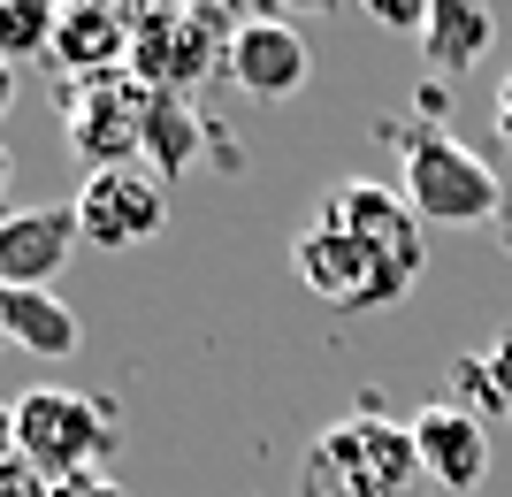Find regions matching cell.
<instances>
[{
    "label": "cell",
    "instance_id": "cell-1",
    "mask_svg": "<svg viewBox=\"0 0 512 497\" xmlns=\"http://www.w3.org/2000/svg\"><path fill=\"white\" fill-rule=\"evenodd\" d=\"M299 497H428L413 429L383 413H344L299 452Z\"/></svg>",
    "mask_w": 512,
    "mask_h": 497
},
{
    "label": "cell",
    "instance_id": "cell-2",
    "mask_svg": "<svg viewBox=\"0 0 512 497\" xmlns=\"http://www.w3.org/2000/svg\"><path fill=\"white\" fill-rule=\"evenodd\" d=\"M115 406L92 398V390H62V383H39L16 398V459L31 467L39 482H77V475H100V459L115 452Z\"/></svg>",
    "mask_w": 512,
    "mask_h": 497
},
{
    "label": "cell",
    "instance_id": "cell-3",
    "mask_svg": "<svg viewBox=\"0 0 512 497\" xmlns=\"http://www.w3.org/2000/svg\"><path fill=\"white\" fill-rule=\"evenodd\" d=\"M398 146H406V176H398V192L413 199V215H421V222H436V230H467V222H490L497 207H505L497 169L474 146H459L444 123L406 130Z\"/></svg>",
    "mask_w": 512,
    "mask_h": 497
},
{
    "label": "cell",
    "instance_id": "cell-4",
    "mask_svg": "<svg viewBox=\"0 0 512 497\" xmlns=\"http://www.w3.org/2000/svg\"><path fill=\"white\" fill-rule=\"evenodd\" d=\"M237 23L214 8H146L130 16V77L169 100H192L214 69H230Z\"/></svg>",
    "mask_w": 512,
    "mask_h": 497
},
{
    "label": "cell",
    "instance_id": "cell-5",
    "mask_svg": "<svg viewBox=\"0 0 512 497\" xmlns=\"http://www.w3.org/2000/svg\"><path fill=\"white\" fill-rule=\"evenodd\" d=\"M146 123H153V85H138L130 69H107V77H77L62 92V130L69 153L92 169H138L146 161Z\"/></svg>",
    "mask_w": 512,
    "mask_h": 497
},
{
    "label": "cell",
    "instance_id": "cell-6",
    "mask_svg": "<svg viewBox=\"0 0 512 497\" xmlns=\"http://www.w3.org/2000/svg\"><path fill=\"white\" fill-rule=\"evenodd\" d=\"M321 215L367 245V260L383 268L390 306L406 299L413 276H421V230H428V222L413 215V199H406V192H390V184H367V176H344L337 192H329V207H321Z\"/></svg>",
    "mask_w": 512,
    "mask_h": 497
},
{
    "label": "cell",
    "instance_id": "cell-7",
    "mask_svg": "<svg viewBox=\"0 0 512 497\" xmlns=\"http://www.w3.org/2000/svg\"><path fill=\"white\" fill-rule=\"evenodd\" d=\"M77 238L100 245V253H130V245L161 238V222H169V184L138 161V169H92L77 184Z\"/></svg>",
    "mask_w": 512,
    "mask_h": 497
},
{
    "label": "cell",
    "instance_id": "cell-8",
    "mask_svg": "<svg viewBox=\"0 0 512 497\" xmlns=\"http://www.w3.org/2000/svg\"><path fill=\"white\" fill-rule=\"evenodd\" d=\"M291 268H299V283L314 291L321 306H337V314H367V306H390L383 268H375V260H367V245L352 238V230H337L329 215L306 222L299 238H291Z\"/></svg>",
    "mask_w": 512,
    "mask_h": 497
},
{
    "label": "cell",
    "instance_id": "cell-9",
    "mask_svg": "<svg viewBox=\"0 0 512 497\" xmlns=\"http://www.w3.org/2000/svg\"><path fill=\"white\" fill-rule=\"evenodd\" d=\"M406 429H413V452H421L428 490H451V497L482 490V475H490V429H482V421H474L467 406L436 398V406H421V413H413Z\"/></svg>",
    "mask_w": 512,
    "mask_h": 497
},
{
    "label": "cell",
    "instance_id": "cell-10",
    "mask_svg": "<svg viewBox=\"0 0 512 497\" xmlns=\"http://www.w3.org/2000/svg\"><path fill=\"white\" fill-rule=\"evenodd\" d=\"M77 207H23L0 222V291H54L77 253Z\"/></svg>",
    "mask_w": 512,
    "mask_h": 497
},
{
    "label": "cell",
    "instance_id": "cell-11",
    "mask_svg": "<svg viewBox=\"0 0 512 497\" xmlns=\"http://www.w3.org/2000/svg\"><path fill=\"white\" fill-rule=\"evenodd\" d=\"M306 77H314V54H306V39L283 16L237 23V39H230V85L237 92H253V100H291Z\"/></svg>",
    "mask_w": 512,
    "mask_h": 497
},
{
    "label": "cell",
    "instance_id": "cell-12",
    "mask_svg": "<svg viewBox=\"0 0 512 497\" xmlns=\"http://www.w3.org/2000/svg\"><path fill=\"white\" fill-rule=\"evenodd\" d=\"M54 62L77 77H107V69H130V16L123 8H62V31H54Z\"/></svg>",
    "mask_w": 512,
    "mask_h": 497
},
{
    "label": "cell",
    "instance_id": "cell-13",
    "mask_svg": "<svg viewBox=\"0 0 512 497\" xmlns=\"http://www.w3.org/2000/svg\"><path fill=\"white\" fill-rule=\"evenodd\" d=\"M0 329H8V345H23L31 360H69V352L85 345L77 314H69L54 291H0Z\"/></svg>",
    "mask_w": 512,
    "mask_h": 497
},
{
    "label": "cell",
    "instance_id": "cell-14",
    "mask_svg": "<svg viewBox=\"0 0 512 497\" xmlns=\"http://www.w3.org/2000/svg\"><path fill=\"white\" fill-rule=\"evenodd\" d=\"M497 23L490 8H474V0H428V31H421V54L436 69H451V77H467L482 54H490Z\"/></svg>",
    "mask_w": 512,
    "mask_h": 497
},
{
    "label": "cell",
    "instance_id": "cell-15",
    "mask_svg": "<svg viewBox=\"0 0 512 497\" xmlns=\"http://www.w3.org/2000/svg\"><path fill=\"white\" fill-rule=\"evenodd\" d=\"M199 161V115L192 100H169V92H153V123H146V169L161 176V184H176V176Z\"/></svg>",
    "mask_w": 512,
    "mask_h": 497
},
{
    "label": "cell",
    "instance_id": "cell-16",
    "mask_svg": "<svg viewBox=\"0 0 512 497\" xmlns=\"http://www.w3.org/2000/svg\"><path fill=\"white\" fill-rule=\"evenodd\" d=\"M54 31H62V8L54 0H0V62H39L54 54Z\"/></svg>",
    "mask_w": 512,
    "mask_h": 497
},
{
    "label": "cell",
    "instance_id": "cell-17",
    "mask_svg": "<svg viewBox=\"0 0 512 497\" xmlns=\"http://www.w3.org/2000/svg\"><path fill=\"white\" fill-rule=\"evenodd\" d=\"M451 406H467L474 421H490V413L512 421V375L497 368L490 352H467V360L451 368Z\"/></svg>",
    "mask_w": 512,
    "mask_h": 497
},
{
    "label": "cell",
    "instance_id": "cell-18",
    "mask_svg": "<svg viewBox=\"0 0 512 497\" xmlns=\"http://www.w3.org/2000/svg\"><path fill=\"white\" fill-rule=\"evenodd\" d=\"M0 497H130L123 482H107V475H77V482H39L31 475V467H8V475H0Z\"/></svg>",
    "mask_w": 512,
    "mask_h": 497
},
{
    "label": "cell",
    "instance_id": "cell-19",
    "mask_svg": "<svg viewBox=\"0 0 512 497\" xmlns=\"http://www.w3.org/2000/svg\"><path fill=\"white\" fill-rule=\"evenodd\" d=\"M375 23H383V31H413V39H421V31H428V0H383V8H375Z\"/></svg>",
    "mask_w": 512,
    "mask_h": 497
},
{
    "label": "cell",
    "instance_id": "cell-20",
    "mask_svg": "<svg viewBox=\"0 0 512 497\" xmlns=\"http://www.w3.org/2000/svg\"><path fill=\"white\" fill-rule=\"evenodd\" d=\"M16 467V406H0V475Z\"/></svg>",
    "mask_w": 512,
    "mask_h": 497
},
{
    "label": "cell",
    "instance_id": "cell-21",
    "mask_svg": "<svg viewBox=\"0 0 512 497\" xmlns=\"http://www.w3.org/2000/svg\"><path fill=\"white\" fill-rule=\"evenodd\" d=\"M497 138H505V153H512V77L497 85Z\"/></svg>",
    "mask_w": 512,
    "mask_h": 497
},
{
    "label": "cell",
    "instance_id": "cell-22",
    "mask_svg": "<svg viewBox=\"0 0 512 497\" xmlns=\"http://www.w3.org/2000/svg\"><path fill=\"white\" fill-rule=\"evenodd\" d=\"M8 108H16V69L0 62V115H8Z\"/></svg>",
    "mask_w": 512,
    "mask_h": 497
},
{
    "label": "cell",
    "instance_id": "cell-23",
    "mask_svg": "<svg viewBox=\"0 0 512 497\" xmlns=\"http://www.w3.org/2000/svg\"><path fill=\"white\" fill-rule=\"evenodd\" d=\"M490 360H497V368L512 375V329H505V337H497V352H490Z\"/></svg>",
    "mask_w": 512,
    "mask_h": 497
},
{
    "label": "cell",
    "instance_id": "cell-24",
    "mask_svg": "<svg viewBox=\"0 0 512 497\" xmlns=\"http://www.w3.org/2000/svg\"><path fill=\"white\" fill-rule=\"evenodd\" d=\"M8 184H16V161H8V146H0V192H8Z\"/></svg>",
    "mask_w": 512,
    "mask_h": 497
},
{
    "label": "cell",
    "instance_id": "cell-25",
    "mask_svg": "<svg viewBox=\"0 0 512 497\" xmlns=\"http://www.w3.org/2000/svg\"><path fill=\"white\" fill-rule=\"evenodd\" d=\"M505 253H512V199H505Z\"/></svg>",
    "mask_w": 512,
    "mask_h": 497
},
{
    "label": "cell",
    "instance_id": "cell-26",
    "mask_svg": "<svg viewBox=\"0 0 512 497\" xmlns=\"http://www.w3.org/2000/svg\"><path fill=\"white\" fill-rule=\"evenodd\" d=\"M0 345H8V329H0Z\"/></svg>",
    "mask_w": 512,
    "mask_h": 497
},
{
    "label": "cell",
    "instance_id": "cell-27",
    "mask_svg": "<svg viewBox=\"0 0 512 497\" xmlns=\"http://www.w3.org/2000/svg\"><path fill=\"white\" fill-rule=\"evenodd\" d=\"M0 222H8V215H0Z\"/></svg>",
    "mask_w": 512,
    "mask_h": 497
}]
</instances>
